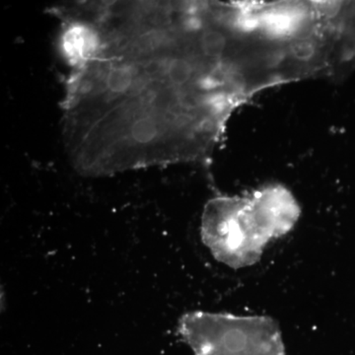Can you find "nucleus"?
Segmentation results:
<instances>
[{"label":"nucleus","instance_id":"f257e3e1","mask_svg":"<svg viewBox=\"0 0 355 355\" xmlns=\"http://www.w3.org/2000/svg\"><path fill=\"white\" fill-rule=\"evenodd\" d=\"M98 46L71 69L62 140L85 177L207 157L251 86L241 46L220 2L72 1Z\"/></svg>","mask_w":355,"mask_h":355},{"label":"nucleus","instance_id":"f03ea898","mask_svg":"<svg viewBox=\"0 0 355 355\" xmlns=\"http://www.w3.org/2000/svg\"><path fill=\"white\" fill-rule=\"evenodd\" d=\"M300 214L291 191L279 184L244 196H216L203 209L200 237L216 261L239 270L260 261L270 243L295 227Z\"/></svg>","mask_w":355,"mask_h":355},{"label":"nucleus","instance_id":"7ed1b4c3","mask_svg":"<svg viewBox=\"0 0 355 355\" xmlns=\"http://www.w3.org/2000/svg\"><path fill=\"white\" fill-rule=\"evenodd\" d=\"M178 333L193 355H286L277 322L270 316L191 311Z\"/></svg>","mask_w":355,"mask_h":355}]
</instances>
